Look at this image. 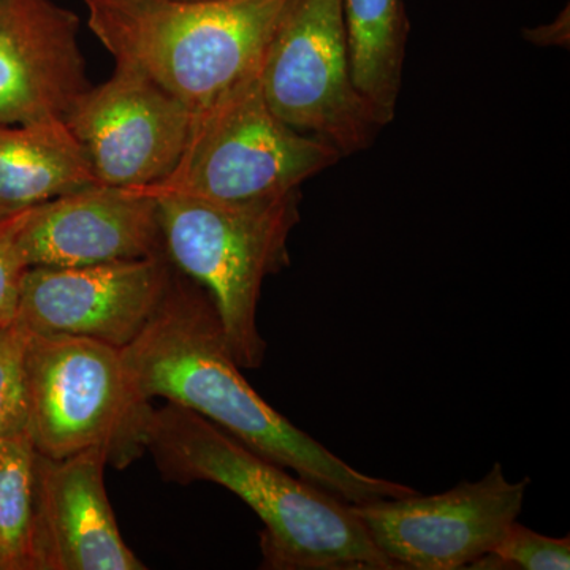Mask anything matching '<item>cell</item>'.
Segmentation results:
<instances>
[{
	"instance_id": "6da1fadb",
	"label": "cell",
	"mask_w": 570,
	"mask_h": 570,
	"mask_svg": "<svg viewBox=\"0 0 570 570\" xmlns=\"http://www.w3.org/2000/svg\"><path fill=\"white\" fill-rule=\"evenodd\" d=\"M121 358L130 387L145 403L164 397L197 412L348 504L419 493L356 471L269 406L239 371L212 296L178 269L149 324L121 348Z\"/></svg>"
},
{
	"instance_id": "7a4b0ae2",
	"label": "cell",
	"mask_w": 570,
	"mask_h": 570,
	"mask_svg": "<svg viewBox=\"0 0 570 570\" xmlns=\"http://www.w3.org/2000/svg\"><path fill=\"white\" fill-rule=\"evenodd\" d=\"M146 452L170 482H212L246 502L264 523L262 569L397 570L354 508L288 474L197 412L154 409Z\"/></svg>"
},
{
	"instance_id": "3957f363",
	"label": "cell",
	"mask_w": 570,
	"mask_h": 570,
	"mask_svg": "<svg viewBox=\"0 0 570 570\" xmlns=\"http://www.w3.org/2000/svg\"><path fill=\"white\" fill-rule=\"evenodd\" d=\"M116 63L148 75L194 112L264 62L295 0H82Z\"/></svg>"
},
{
	"instance_id": "277c9868",
	"label": "cell",
	"mask_w": 570,
	"mask_h": 570,
	"mask_svg": "<svg viewBox=\"0 0 570 570\" xmlns=\"http://www.w3.org/2000/svg\"><path fill=\"white\" fill-rule=\"evenodd\" d=\"M154 200L168 261L212 296L239 367L257 370L266 352L257 324L262 287L291 264L288 238L302 217V194L236 204L184 195Z\"/></svg>"
},
{
	"instance_id": "5b68a950",
	"label": "cell",
	"mask_w": 570,
	"mask_h": 570,
	"mask_svg": "<svg viewBox=\"0 0 570 570\" xmlns=\"http://www.w3.org/2000/svg\"><path fill=\"white\" fill-rule=\"evenodd\" d=\"M261 69L195 112L178 164L163 181L130 187L146 197L184 195L214 202H253L299 190L340 163L318 138L296 132L273 112Z\"/></svg>"
},
{
	"instance_id": "8992f818",
	"label": "cell",
	"mask_w": 570,
	"mask_h": 570,
	"mask_svg": "<svg viewBox=\"0 0 570 570\" xmlns=\"http://www.w3.org/2000/svg\"><path fill=\"white\" fill-rule=\"evenodd\" d=\"M28 430L39 455L104 449L124 469L146 452L154 409L135 395L121 351L89 337L29 332Z\"/></svg>"
},
{
	"instance_id": "52a82bcc",
	"label": "cell",
	"mask_w": 570,
	"mask_h": 570,
	"mask_svg": "<svg viewBox=\"0 0 570 570\" xmlns=\"http://www.w3.org/2000/svg\"><path fill=\"white\" fill-rule=\"evenodd\" d=\"M273 112L341 157L365 151L384 129L356 89L341 0H295L269 41L261 69Z\"/></svg>"
},
{
	"instance_id": "ba28073f",
	"label": "cell",
	"mask_w": 570,
	"mask_h": 570,
	"mask_svg": "<svg viewBox=\"0 0 570 570\" xmlns=\"http://www.w3.org/2000/svg\"><path fill=\"white\" fill-rule=\"evenodd\" d=\"M531 479L510 482L501 463L478 482L433 497L352 504L379 550L397 569L459 570L497 549L523 509Z\"/></svg>"
},
{
	"instance_id": "9c48e42d",
	"label": "cell",
	"mask_w": 570,
	"mask_h": 570,
	"mask_svg": "<svg viewBox=\"0 0 570 570\" xmlns=\"http://www.w3.org/2000/svg\"><path fill=\"white\" fill-rule=\"evenodd\" d=\"M195 112L148 75L116 63L110 78L89 86L63 116L81 142L97 181L145 187L178 164Z\"/></svg>"
},
{
	"instance_id": "30bf717a",
	"label": "cell",
	"mask_w": 570,
	"mask_h": 570,
	"mask_svg": "<svg viewBox=\"0 0 570 570\" xmlns=\"http://www.w3.org/2000/svg\"><path fill=\"white\" fill-rule=\"evenodd\" d=\"M174 275L167 255L26 269L17 318L37 335L89 337L116 348L129 346L149 324Z\"/></svg>"
},
{
	"instance_id": "8fae6325",
	"label": "cell",
	"mask_w": 570,
	"mask_h": 570,
	"mask_svg": "<svg viewBox=\"0 0 570 570\" xmlns=\"http://www.w3.org/2000/svg\"><path fill=\"white\" fill-rule=\"evenodd\" d=\"M14 243L28 268L165 254L157 202L130 187L100 183L18 214Z\"/></svg>"
},
{
	"instance_id": "7c38bea8",
	"label": "cell",
	"mask_w": 570,
	"mask_h": 570,
	"mask_svg": "<svg viewBox=\"0 0 570 570\" xmlns=\"http://www.w3.org/2000/svg\"><path fill=\"white\" fill-rule=\"evenodd\" d=\"M89 86L75 11L56 0H0V124L63 119Z\"/></svg>"
},
{
	"instance_id": "4fadbf2b",
	"label": "cell",
	"mask_w": 570,
	"mask_h": 570,
	"mask_svg": "<svg viewBox=\"0 0 570 570\" xmlns=\"http://www.w3.org/2000/svg\"><path fill=\"white\" fill-rule=\"evenodd\" d=\"M104 449L36 459L37 570H145L124 542L107 489Z\"/></svg>"
},
{
	"instance_id": "5bb4252c",
	"label": "cell",
	"mask_w": 570,
	"mask_h": 570,
	"mask_svg": "<svg viewBox=\"0 0 570 570\" xmlns=\"http://www.w3.org/2000/svg\"><path fill=\"white\" fill-rule=\"evenodd\" d=\"M99 184L63 119L0 124V220Z\"/></svg>"
},
{
	"instance_id": "9a60e30c",
	"label": "cell",
	"mask_w": 570,
	"mask_h": 570,
	"mask_svg": "<svg viewBox=\"0 0 570 570\" xmlns=\"http://www.w3.org/2000/svg\"><path fill=\"white\" fill-rule=\"evenodd\" d=\"M341 10L352 80L389 126L403 89L411 33L404 0H341Z\"/></svg>"
},
{
	"instance_id": "2e32d148",
	"label": "cell",
	"mask_w": 570,
	"mask_h": 570,
	"mask_svg": "<svg viewBox=\"0 0 570 570\" xmlns=\"http://www.w3.org/2000/svg\"><path fill=\"white\" fill-rule=\"evenodd\" d=\"M36 459L28 430L0 436V570H37Z\"/></svg>"
},
{
	"instance_id": "e0dca14e",
	"label": "cell",
	"mask_w": 570,
	"mask_h": 570,
	"mask_svg": "<svg viewBox=\"0 0 570 570\" xmlns=\"http://www.w3.org/2000/svg\"><path fill=\"white\" fill-rule=\"evenodd\" d=\"M28 343L29 332L17 318L0 325V436L28 428Z\"/></svg>"
},
{
	"instance_id": "ac0fdd59",
	"label": "cell",
	"mask_w": 570,
	"mask_h": 570,
	"mask_svg": "<svg viewBox=\"0 0 570 570\" xmlns=\"http://www.w3.org/2000/svg\"><path fill=\"white\" fill-rule=\"evenodd\" d=\"M491 554L497 570H568L570 539L549 538L515 521Z\"/></svg>"
},
{
	"instance_id": "d6986e66",
	"label": "cell",
	"mask_w": 570,
	"mask_h": 570,
	"mask_svg": "<svg viewBox=\"0 0 570 570\" xmlns=\"http://www.w3.org/2000/svg\"><path fill=\"white\" fill-rule=\"evenodd\" d=\"M17 219L18 214L0 220V325L14 321L21 279L28 269L14 243Z\"/></svg>"
},
{
	"instance_id": "ffe728a7",
	"label": "cell",
	"mask_w": 570,
	"mask_h": 570,
	"mask_svg": "<svg viewBox=\"0 0 570 570\" xmlns=\"http://www.w3.org/2000/svg\"><path fill=\"white\" fill-rule=\"evenodd\" d=\"M570 18L569 7L558 14L557 20L539 28L527 29L524 39L539 47H569Z\"/></svg>"
}]
</instances>
